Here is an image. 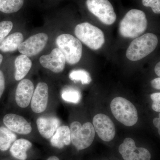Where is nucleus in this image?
I'll use <instances>...</instances> for the list:
<instances>
[{
	"label": "nucleus",
	"mask_w": 160,
	"mask_h": 160,
	"mask_svg": "<svg viewBox=\"0 0 160 160\" xmlns=\"http://www.w3.org/2000/svg\"><path fill=\"white\" fill-rule=\"evenodd\" d=\"M152 86L154 89H160V78H158L152 80L151 82Z\"/></svg>",
	"instance_id": "28"
},
{
	"label": "nucleus",
	"mask_w": 160,
	"mask_h": 160,
	"mask_svg": "<svg viewBox=\"0 0 160 160\" xmlns=\"http://www.w3.org/2000/svg\"><path fill=\"white\" fill-rule=\"evenodd\" d=\"M40 62L44 68L55 73H60L65 68L66 60L61 50L55 48L50 54L42 56L40 58Z\"/></svg>",
	"instance_id": "11"
},
{
	"label": "nucleus",
	"mask_w": 160,
	"mask_h": 160,
	"mask_svg": "<svg viewBox=\"0 0 160 160\" xmlns=\"http://www.w3.org/2000/svg\"><path fill=\"white\" fill-rule=\"evenodd\" d=\"M49 92L47 84L38 83L33 92L31 100V108L35 113H42L45 111L48 102Z\"/></svg>",
	"instance_id": "12"
},
{
	"label": "nucleus",
	"mask_w": 160,
	"mask_h": 160,
	"mask_svg": "<svg viewBox=\"0 0 160 160\" xmlns=\"http://www.w3.org/2000/svg\"><path fill=\"white\" fill-rule=\"evenodd\" d=\"M3 123L8 129L18 134H28L32 130L31 124L25 118L13 113L6 115Z\"/></svg>",
	"instance_id": "13"
},
{
	"label": "nucleus",
	"mask_w": 160,
	"mask_h": 160,
	"mask_svg": "<svg viewBox=\"0 0 160 160\" xmlns=\"http://www.w3.org/2000/svg\"><path fill=\"white\" fill-rule=\"evenodd\" d=\"M34 92V86L30 80L22 79L18 84L15 93L17 104L20 107L25 108L29 106Z\"/></svg>",
	"instance_id": "14"
},
{
	"label": "nucleus",
	"mask_w": 160,
	"mask_h": 160,
	"mask_svg": "<svg viewBox=\"0 0 160 160\" xmlns=\"http://www.w3.org/2000/svg\"><path fill=\"white\" fill-rule=\"evenodd\" d=\"M61 96L64 101L74 104L79 102L82 98V94L80 90L70 86L62 89Z\"/></svg>",
	"instance_id": "22"
},
{
	"label": "nucleus",
	"mask_w": 160,
	"mask_h": 160,
	"mask_svg": "<svg viewBox=\"0 0 160 160\" xmlns=\"http://www.w3.org/2000/svg\"><path fill=\"white\" fill-rule=\"evenodd\" d=\"M14 65L16 68L15 79L16 81H20L28 74L31 69L32 63L28 57L22 54L16 58Z\"/></svg>",
	"instance_id": "18"
},
{
	"label": "nucleus",
	"mask_w": 160,
	"mask_h": 160,
	"mask_svg": "<svg viewBox=\"0 0 160 160\" xmlns=\"http://www.w3.org/2000/svg\"><path fill=\"white\" fill-rule=\"evenodd\" d=\"M23 4L24 0H0V11L5 13L17 12Z\"/></svg>",
	"instance_id": "21"
},
{
	"label": "nucleus",
	"mask_w": 160,
	"mask_h": 160,
	"mask_svg": "<svg viewBox=\"0 0 160 160\" xmlns=\"http://www.w3.org/2000/svg\"><path fill=\"white\" fill-rule=\"evenodd\" d=\"M69 129L71 142L77 150H82L91 146L95 135L91 123L86 122L82 126L79 122L75 121L71 123Z\"/></svg>",
	"instance_id": "6"
},
{
	"label": "nucleus",
	"mask_w": 160,
	"mask_h": 160,
	"mask_svg": "<svg viewBox=\"0 0 160 160\" xmlns=\"http://www.w3.org/2000/svg\"><path fill=\"white\" fill-rule=\"evenodd\" d=\"M48 36L46 33H39L32 36L19 46L20 53L27 57L34 56L40 53L47 44Z\"/></svg>",
	"instance_id": "10"
},
{
	"label": "nucleus",
	"mask_w": 160,
	"mask_h": 160,
	"mask_svg": "<svg viewBox=\"0 0 160 160\" xmlns=\"http://www.w3.org/2000/svg\"><path fill=\"white\" fill-rule=\"evenodd\" d=\"M16 139L17 136L14 132L3 126L0 127V150L1 151H7Z\"/></svg>",
	"instance_id": "20"
},
{
	"label": "nucleus",
	"mask_w": 160,
	"mask_h": 160,
	"mask_svg": "<svg viewBox=\"0 0 160 160\" xmlns=\"http://www.w3.org/2000/svg\"><path fill=\"white\" fill-rule=\"evenodd\" d=\"M119 152L125 160H150L151 155L148 149L136 146L134 140L126 138L119 147Z\"/></svg>",
	"instance_id": "8"
},
{
	"label": "nucleus",
	"mask_w": 160,
	"mask_h": 160,
	"mask_svg": "<svg viewBox=\"0 0 160 160\" xmlns=\"http://www.w3.org/2000/svg\"><path fill=\"white\" fill-rule=\"evenodd\" d=\"M32 146V144L25 139L16 140L10 147V152L13 158L19 160L27 159V151Z\"/></svg>",
	"instance_id": "17"
},
{
	"label": "nucleus",
	"mask_w": 160,
	"mask_h": 160,
	"mask_svg": "<svg viewBox=\"0 0 160 160\" xmlns=\"http://www.w3.org/2000/svg\"><path fill=\"white\" fill-rule=\"evenodd\" d=\"M74 32L78 39L92 50L100 49L105 43L102 31L90 23L78 24L76 26Z\"/></svg>",
	"instance_id": "4"
},
{
	"label": "nucleus",
	"mask_w": 160,
	"mask_h": 160,
	"mask_svg": "<svg viewBox=\"0 0 160 160\" xmlns=\"http://www.w3.org/2000/svg\"><path fill=\"white\" fill-rule=\"evenodd\" d=\"M147 25L145 12L132 9L126 13L120 22L119 30L123 37L135 38L146 31Z\"/></svg>",
	"instance_id": "1"
},
{
	"label": "nucleus",
	"mask_w": 160,
	"mask_h": 160,
	"mask_svg": "<svg viewBox=\"0 0 160 160\" xmlns=\"http://www.w3.org/2000/svg\"><path fill=\"white\" fill-rule=\"evenodd\" d=\"M112 112L115 118L127 126H134L138 120V111L130 101L122 97L115 98L110 104Z\"/></svg>",
	"instance_id": "3"
},
{
	"label": "nucleus",
	"mask_w": 160,
	"mask_h": 160,
	"mask_svg": "<svg viewBox=\"0 0 160 160\" xmlns=\"http://www.w3.org/2000/svg\"><path fill=\"white\" fill-rule=\"evenodd\" d=\"M47 160H60L56 156H53L50 157H49V158Z\"/></svg>",
	"instance_id": "31"
},
{
	"label": "nucleus",
	"mask_w": 160,
	"mask_h": 160,
	"mask_svg": "<svg viewBox=\"0 0 160 160\" xmlns=\"http://www.w3.org/2000/svg\"><path fill=\"white\" fill-rule=\"evenodd\" d=\"M92 124L95 131L101 139L109 142L114 138L115 127L109 117L103 113L96 115L92 120Z\"/></svg>",
	"instance_id": "9"
},
{
	"label": "nucleus",
	"mask_w": 160,
	"mask_h": 160,
	"mask_svg": "<svg viewBox=\"0 0 160 160\" xmlns=\"http://www.w3.org/2000/svg\"><path fill=\"white\" fill-rule=\"evenodd\" d=\"M40 134L46 139L51 138L60 125V121L56 117H40L36 121Z\"/></svg>",
	"instance_id": "15"
},
{
	"label": "nucleus",
	"mask_w": 160,
	"mask_h": 160,
	"mask_svg": "<svg viewBox=\"0 0 160 160\" xmlns=\"http://www.w3.org/2000/svg\"><path fill=\"white\" fill-rule=\"evenodd\" d=\"M13 24L11 21H3L0 22V44L11 31Z\"/></svg>",
	"instance_id": "24"
},
{
	"label": "nucleus",
	"mask_w": 160,
	"mask_h": 160,
	"mask_svg": "<svg viewBox=\"0 0 160 160\" xmlns=\"http://www.w3.org/2000/svg\"><path fill=\"white\" fill-rule=\"evenodd\" d=\"M3 60V56L2 55V54H0V65H1V63H2V62Z\"/></svg>",
	"instance_id": "32"
},
{
	"label": "nucleus",
	"mask_w": 160,
	"mask_h": 160,
	"mask_svg": "<svg viewBox=\"0 0 160 160\" xmlns=\"http://www.w3.org/2000/svg\"><path fill=\"white\" fill-rule=\"evenodd\" d=\"M24 37L20 32H15L7 37L0 44V51L10 52L16 51L22 42Z\"/></svg>",
	"instance_id": "19"
},
{
	"label": "nucleus",
	"mask_w": 160,
	"mask_h": 160,
	"mask_svg": "<svg viewBox=\"0 0 160 160\" xmlns=\"http://www.w3.org/2000/svg\"><path fill=\"white\" fill-rule=\"evenodd\" d=\"M153 124L158 129L159 133H160V118H155L153 120Z\"/></svg>",
	"instance_id": "29"
},
{
	"label": "nucleus",
	"mask_w": 160,
	"mask_h": 160,
	"mask_svg": "<svg viewBox=\"0 0 160 160\" xmlns=\"http://www.w3.org/2000/svg\"><path fill=\"white\" fill-rule=\"evenodd\" d=\"M69 78L72 81H80L83 85H88L90 84L92 81L90 74L84 69L72 70L69 73Z\"/></svg>",
	"instance_id": "23"
},
{
	"label": "nucleus",
	"mask_w": 160,
	"mask_h": 160,
	"mask_svg": "<svg viewBox=\"0 0 160 160\" xmlns=\"http://www.w3.org/2000/svg\"><path fill=\"white\" fill-rule=\"evenodd\" d=\"M143 6L150 7L156 14L160 13V0H142Z\"/></svg>",
	"instance_id": "25"
},
{
	"label": "nucleus",
	"mask_w": 160,
	"mask_h": 160,
	"mask_svg": "<svg viewBox=\"0 0 160 160\" xmlns=\"http://www.w3.org/2000/svg\"><path fill=\"white\" fill-rule=\"evenodd\" d=\"M158 44L156 35L147 33L136 38L127 50L126 57L131 61H138L146 57L154 51Z\"/></svg>",
	"instance_id": "2"
},
{
	"label": "nucleus",
	"mask_w": 160,
	"mask_h": 160,
	"mask_svg": "<svg viewBox=\"0 0 160 160\" xmlns=\"http://www.w3.org/2000/svg\"><path fill=\"white\" fill-rule=\"evenodd\" d=\"M56 44L68 64L75 65L79 62L82 53V45L78 38L71 34H62L57 38Z\"/></svg>",
	"instance_id": "5"
},
{
	"label": "nucleus",
	"mask_w": 160,
	"mask_h": 160,
	"mask_svg": "<svg viewBox=\"0 0 160 160\" xmlns=\"http://www.w3.org/2000/svg\"><path fill=\"white\" fill-rule=\"evenodd\" d=\"M155 73L158 76H160V62H159L157 64L156 66L155 67L154 69Z\"/></svg>",
	"instance_id": "30"
},
{
	"label": "nucleus",
	"mask_w": 160,
	"mask_h": 160,
	"mask_svg": "<svg viewBox=\"0 0 160 160\" xmlns=\"http://www.w3.org/2000/svg\"><path fill=\"white\" fill-rule=\"evenodd\" d=\"M5 88V77L2 72L0 70V98L2 97Z\"/></svg>",
	"instance_id": "27"
},
{
	"label": "nucleus",
	"mask_w": 160,
	"mask_h": 160,
	"mask_svg": "<svg viewBox=\"0 0 160 160\" xmlns=\"http://www.w3.org/2000/svg\"><path fill=\"white\" fill-rule=\"evenodd\" d=\"M52 146L55 148L62 149L71 143L70 129L68 126H59L50 140Z\"/></svg>",
	"instance_id": "16"
},
{
	"label": "nucleus",
	"mask_w": 160,
	"mask_h": 160,
	"mask_svg": "<svg viewBox=\"0 0 160 160\" xmlns=\"http://www.w3.org/2000/svg\"><path fill=\"white\" fill-rule=\"evenodd\" d=\"M86 5L89 11L103 24L111 25L116 20L113 6L108 0H87Z\"/></svg>",
	"instance_id": "7"
},
{
	"label": "nucleus",
	"mask_w": 160,
	"mask_h": 160,
	"mask_svg": "<svg viewBox=\"0 0 160 160\" xmlns=\"http://www.w3.org/2000/svg\"><path fill=\"white\" fill-rule=\"evenodd\" d=\"M151 99L153 101L152 108L154 111L160 112V93L156 92L153 93L150 96Z\"/></svg>",
	"instance_id": "26"
}]
</instances>
